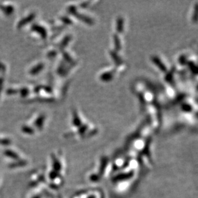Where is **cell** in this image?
<instances>
[{
	"instance_id": "2",
	"label": "cell",
	"mask_w": 198,
	"mask_h": 198,
	"mask_svg": "<svg viewBox=\"0 0 198 198\" xmlns=\"http://www.w3.org/2000/svg\"><path fill=\"white\" fill-rule=\"evenodd\" d=\"M2 84H3V79L1 78H0V93H1L2 89Z\"/></svg>"
},
{
	"instance_id": "1",
	"label": "cell",
	"mask_w": 198,
	"mask_h": 198,
	"mask_svg": "<svg viewBox=\"0 0 198 198\" xmlns=\"http://www.w3.org/2000/svg\"><path fill=\"white\" fill-rule=\"evenodd\" d=\"M0 9L2 10L3 12H5L7 14H9L10 13L12 12L13 11V8L12 6H3L2 5L0 6Z\"/></svg>"
}]
</instances>
